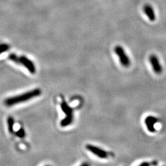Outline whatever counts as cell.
Masks as SVG:
<instances>
[{
    "mask_svg": "<svg viewBox=\"0 0 166 166\" xmlns=\"http://www.w3.org/2000/svg\"><path fill=\"white\" fill-rule=\"evenodd\" d=\"M41 94V90L40 89H35L33 90L26 92L24 94L17 96L7 98L4 101V104L7 107L13 106L17 104L24 103L36 97H38Z\"/></svg>",
    "mask_w": 166,
    "mask_h": 166,
    "instance_id": "6da1fadb",
    "label": "cell"
},
{
    "mask_svg": "<svg viewBox=\"0 0 166 166\" xmlns=\"http://www.w3.org/2000/svg\"><path fill=\"white\" fill-rule=\"evenodd\" d=\"M115 54L117 55L120 64L124 67H128L131 65V60L121 46L118 45L114 48Z\"/></svg>",
    "mask_w": 166,
    "mask_h": 166,
    "instance_id": "7a4b0ae2",
    "label": "cell"
},
{
    "mask_svg": "<svg viewBox=\"0 0 166 166\" xmlns=\"http://www.w3.org/2000/svg\"><path fill=\"white\" fill-rule=\"evenodd\" d=\"M86 149L90 151L91 153L94 154L95 156H97L98 158L100 159H107L108 157V153L103 150L100 148L98 146H95L94 145L88 144L86 146Z\"/></svg>",
    "mask_w": 166,
    "mask_h": 166,
    "instance_id": "3957f363",
    "label": "cell"
},
{
    "mask_svg": "<svg viewBox=\"0 0 166 166\" xmlns=\"http://www.w3.org/2000/svg\"><path fill=\"white\" fill-rule=\"evenodd\" d=\"M149 62L151 64L152 69L156 75H160L162 72V67L158 59V57L154 54L151 55L149 57Z\"/></svg>",
    "mask_w": 166,
    "mask_h": 166,
    "instance_id": "277c9868",
    "label": "cell"
},
{
    "mask_svg": "<svg viewBox=\"0 0 166 166\" xmlns=\"http://www.w3.org/2000/svg\"><path fill=\"white\" fill-rule=\"evenodd\" d=\"M157 122H158V119L153 116H148L145 119V124L146 126V128L148 131L151 133L156 132V130L154 126Z\"/></svg>",
    "mask_w": 166,
    "mask_h": 166,
    "instance_id": "5b68a950",
    "label": "cell"
},
{
    "mask_svg": "<svg viewBox=\"0 0 166 166\" xmlns=\"http://www.w3.org/2000/svg\"><path fill=\"white\" fill-rule=\"evenodd\" d=\"M20 63L22 64L32 74H35L36 72V68L34 63L25 56H21L19 57Z\"/></svg>",
    "mask_w": 166,
    "mask_h": 166,
    "instance_id": "8992f818",
    "label": "cell"
},
{
    "mask_svg": "<svg viewBox=\"0 0 166 166\" xmlns=\"http://www.w3.org/2000/svg\"><path fill=\"white\" fill-rule=\"evenodd\" d=\"M61 108L63 113L66 115V117L65 118V119L73 121V109L65 102V101H63V102L61 104Z\"/></svg>",
    "mask_w": 166,
    "mask_h": 166,
    "instance_id": "52a82bcc",
    "label": "cell"
},
{
    "mask_svg": "<svg viewBox=\"0 0 166 166\" xmlns=\"http://www.w3.org/2000/svg\"><path fill=\"white\" fill-rule=\"evenodd\" d=\"M143 11L150 21L153 22L156 20V14L151 5L149 4L145 5L143 6Z\"/></svg>",
    "mask_w": 166,
    "mask_h": 166,
    "instance_id": "ba28073f",
    "label": "cell"
},
{
    "mask_svg": "<svg viewBox=\"0 0 166 166\" xmlns=\"http://www.w3.org/2000/svg\"><path fill=\"white\" fill-rule=\"evenodd\" d=\"M7 126H8V130L9 132L12 134L14 132V119L11 117H9L7 120Z\"/></svg>",
    "mask_w": 166,
    "mask_h": 166,
    "instance_id": "9c48e42d",
    "label": "cell"
},
{
    "mask_svg": "<svg viewBox=\"0 0 166 166\" xmlns=\"http://www.w3.org/2000/svg\"><path fill=\"white\" fill-rule=\"evenodd\" d=\"M9 59H10L11 60L15 62L16 63H18V64H19L20 63V59H19V57H18L17 55L14 54H11L9 55Z\"/></svg>",
    "mask_w": 166,
    "mask_h": 166,
    "instance_id": "30bf717a",
    "label": "cell"
},
{
    "mask_svg": "<svg viewBox=\"0 0 166 166\" xmlns=\"http://www.w3.org/2000/svg\"><path fill=\"white\" fill-rule=\"evenodd\" d=\"M16 135L18 137H19L21 138H23L25 137V131H24V129H22V128H21L18 129V130L15 133Z\"/></svg>",
    "mask_w": 166,
    "mask_h": 166,
    "instance_id": "8fae6325",
    "label": "cell"
},
{
    "mask_svg": "<svg viewBox=\"0 0 166 166\" xmlns=\"http://www.w3.org/2000/svg\"><path fill=\"white\" fill-rule=\"evenodd\" d=\"M9 49V46L6 44H0V54L7 51Z\"/></svg>",
    "mask_w": 166,
    "mask_h": 166,
    "instance_id": "7c38bea8",
    "label": "cell"
},
{
    "mask_svg": "<svg viewBox=\"0 0 166 166\" xmlns=\"http://www.w3.org/2000/svg\"><path fill=\"white\" fill-rule=\"evenodd\" d=\"M150 165V163H148V162H143V163H141L140 164V165Z\"/></svg>",
    "mask_w": 166,
    "mask_h": 166,
    "instance_id": "4fadbf2b",
    "label": "cell"
}]
</instances>
